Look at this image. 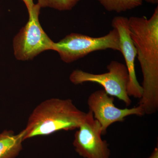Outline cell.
<instances>
[{"mask_svg": "<svg viewBox=\"0 0 158 158\" xmlns=\"http://www.w3.org/2000/svg\"><path fill=\"white\" fill-rule=\"evenodd\" d=\"M128 24L143 74V94L139 106L145 114L151 115L158 110V6L149 19L131 16Z\"/></svg>", "mask_w": 158, "mask_h": 158, "instance_id": "obj_1", "label": "cell"}, {"mask_svg": "<svg viewBox=\"0 0 158 158\" xmlns=\"http://www.w3.org/2000/svg\"><path fill=\"white\" fill-rule=\"evenodd\" d=\"M87 116L70 99H48L40 103L31 114L23 131V140L35 136L48 135L59 131L78 128Z\"/></svg>", "mask_w": 158, "mask_h": 158, "instance_id": "obj_2", "label": "cell"}, {"mask_svg": "<svg viewBox=\"0 0 158 158\" xmlns=\"http://www.w3.org/2000/svg\"><path fill=\"white\" fill-rule=\"evenodd\" d=\"M112 49L120 52L119 35L113 28L107 34L100 37H92L72 33L58 42H54L53 50L56 51L61 59L69 63L96 51Z\"/></svg>", "mask_w": 158, "mask_h": 158, "instance_id": "obj_3", "label": "cell"}, {"mask_svg": "<svg viewBox=\"0 0 158 158\" xmlns=\"http://www.w3.org/2000/svg\"><path fill=\"white\" fill-rule=\"evenodd\" d=\"M107 69L108 72L100 74L76 69L71 74L69 80L75 85L86 82L98 84L109 95L116 97L127 106H130L132 101L127 92L129 74L126 66L118 61H112Z\"/></svg>", "mask_w": 158, "mask_h": 158, "instance_id": "obj_4", "label": "cell"}, {"mask_svg": "<svg viewBox=\"0 0 158 158\" xmlns=\"http://www.w3.org/2000/svg\"><path fill=\"white\" fill-rule=\"evenodd\" d=\"M40 9L38 4H35L29 12L28 21L15 38L14 54L18 60H31L44 51L53 50L54 42L46 34L39 22Z\"/></svg>", "mask_w": 158, "mask_h": 158, "instance_id": "obj_5", "label": "cell"}, {"mask_svg": "<svg viewBox=\"0 0 158 158\" xmlns=\"http://www.w3.org/2000/svg\"><path fill=\"white\" fill-rule=\"evenodd\" d=\"M114 101V97L109 95L104 90H96L88 97L89 110L101 126L102 135L106 134L110 125L115 123L124 121L127 116L145 115L144 110L139 105L131 109H119L115 106Z\"/></svg>", "mask_w": 158, "mask_h": 158, "instance_id": "obj_6", "label": "cell"}, {"mask_svg": "<svg viewBox=\"0 0 158 158\" xmlns=\"http://www.w3.org/2000/svg\"><path fill=\"white\" fill-rule=\"evenodd\" d=\"M77 129L73 144L79 155L85 158H110L107 142L102 138L101 126L90 110Z\"/></svg>", "mask_w": 158, "mask_h": 158, "instance_id": "obj_7", "label": "cell"}, {"mask_svg": "<svg viewBox=\"0 0 158 158\" xmlns=\"http://www.w3.org/2000/svg\"><path fill=\"white\" fill-rule=\"evenodd\" d=\"M113 28L118 31L120 52L123 55L129 74L127 92L129 96L140 99L143 94L142 86L138 83L135 68L137 51L130 35L128 18L123 16L113 18L111 23Z\"/></svg>", "mask_w": 158, "mask_h": 158, "instance_id": "obj_8", "label": "cell"}, {"mask_svg": "<svg viewBox=\"0 0 158 158\" xmlns=\"http://www.w3.org/2000/svg\"><path fill=\"white\" fill-rule=\"evenodd\" d=\"M23 131L15 135L12 131L0 133V158H14L22 149Z\"/></svg>", "mask_w": 158, "mask_h": 158, "instance_id": "obj_9", "label": "cell"}, {"mask_svg": "<svg viewBox=\"0 0 158 158\" xmlns=\"http://www.w3.org/2000/svg\"><path fill=\"white\" fill-rule=\"evenodd\" d=\"M106 11L120 13L141 6L143 0H97Z\"/></svg>", "mask_w": 158, "mask_h": 158, "instance_id": "obj_10", "label": "cell"}, {"mask_svg": "<svg viewBox=\"0 0 158 158\" xmlns=\"http://www.w3.org/2000/svg\"><path fill=\"white\" fill-rule=\"evenodd\" d=\"M81 0H38L40 8L49 7L59 11L72 10Z\"/></svg>", "mask_w": 158, "mask_h": 158, "instance_id": "obj_11", "label": "cell"}, {"mask_svg": "<svg viewBox=\"0 0 158 158\" xmlns=\"http://www.w3.org/2000/svg\"><path fill=\"white\" fill-rule=\"evenodd\" d=\"M25 4L28 13L32 10L35 4L34 3V0H22Z\"/></svg>", "mask_w": 158, "mask_h": 158, "instance_id": "obj_12", "label": "cell"}, {"mask_svg": "<svg viewBox=\"0 0 158 158\" xmlns=\"http://www.w3.org/2000/svg\"><path fill=\"white\" fill-rule=\"evenodd\" d=\"M148 158H158V148L157 147L155 148L152 154Z\"/></svg>", "mask_w": 158, "mask_h": 158, "instance_id": "obj_13", "label": "cell"}, {"mask_svg": "<svg viewBox=\"0 0 158 158\" xmlns=\"http://www.w3.org/2000/svg\"><path fill=\"white\" fill-rule=\"evenodd\" d=\"M144 1L152 4H156L158 3V0H144Z\"/></svg>", "mask_w": 158, "mask_h": 158, "instance_id": "obj_14", "label": "cell"}]
</instances>
